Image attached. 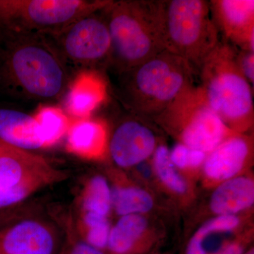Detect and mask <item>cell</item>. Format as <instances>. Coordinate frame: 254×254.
Masks as SVG:
<instances>
[{"instance_id":"15","label":"cell","mask_w":254,"mask_h":254,"mask_svg":"<svg viewBox=\"0 0 254 254\" xmlns=\"http://www.w3.org/2000/svg\"><path fill=\"white\" fill-rule=\"evenodd\" d=\"M254 203V183L249 177H237L222 182L214 190L210 207L218 215H234Z\"/></svg>"},{"instance_id":"17","label":"cell","mask_w":254,"mask_h":254,"mask_svg":"<svg viewBox=\"0 0 254 254\" xmlns=\"http://www.w3.org/2000/svg\"><path fill=\"white\" fill-rule=\"evenodd\" d=\"M105 88L99 78L83 74L74 82L67 96L66 108L73 116L85 119L104 99Z\"/></svg>"},{"instance_id":"9","label":"cell","mask_w":254,"mask_h":254,"mask_svg":"<svg viewBox=\"0 0 254 254\" xmlns=\"http://www.w3.org/2000/svg\"><path fill=\"white\" fill-rule=\"evenodd\" d=\"M61 242L51 223L18 219L0 230V254H60Z\"/></svg>"},{"instance_id":"25","label":"cell","mask_w":254,"mask_h":254,"mask_svg":"<svg viewBox=\"0 0 254 254\" xmlns=\"http://www.w3.org/2000/svg\"><path fill=\"white\" fill-rule=\"evenodd\" d=\"M240 224L238 217L234 215H218L200 227L190 239L187 254H207L204 242L210 235L218 232H229L236 228Z\"/></svg>"},{"instance_id":"23","label":"cell","mask_w":254,"mask_h":254,"mask_svg":"<svg viewBox=\"0 0 254 254\" xmlns=\"http://www.w3.org/2000/svg\"><path fill=\"white\" fill-rule=\"evenodd\" d=\"M45 147H50L56 144L69 128V122L63 111L52 107L41 108L35 115Z\"/></svg>"},{"instance_id":"5","label":"cell","mask_w":254,"mask_h":254,"mask_svg":"<svg viewBox=\"0 0 254 254\" xmlns=\"http://www.w3.org/2000/svg\"><path fill=\"white\" fill-rule=\"evenodd\" d=\"M111 40L109 61L123 73L163 51L153 1H111L103 10Z\"/></svg>"},{"instance_id":"4","label":"cell","mask_w":254,"mask_h":254,"mask_svg":"<svg viewBox=\"0 0 254 254\" xmlns=\"http://www.w3.org/2000/svg\"><path fill=\"white\" fill-rule=\"evenodd\" d=\"M195 73L186 60L163 50L122 73L124 100L133 113L155 118L194 86Z\"/></svg>"},{"instance_id":"12","label":"cell","mask_w":254,"mask_h":254,"mask_svg":"<svg viewBox=\"0 0 254 254\" xmlns=\"http://www.w3.org/2000/svg\"><path fill=\"white\" fill-rule=\"evenodd\" d=\"M252 144L250 137L241 133L227 137L207 154L203 165L205 176L215 182L234 178L250 160Z\"/></svg>"},{"instance_id":"13","label":"cell","mask_w":254,"mask_h":254,"mask_svg":"<svg viewBox=\"0 0 254 254\" xmlns=\"http://www.w3.org/2000/svg\"><path fill=\"white\" fill-rule=\"evenodd\" d=\"M0 141L26 152L46 148L35 116L8 108L0 109Z\"/></svg>"},{"instance_id":"26","label":"cell","mask_w":254,"mask_h":254,"mask_svg":"<svg viewBox=\"0 0 254 254\" xmlns=\"http://www.w3.org/2000/svg\"><path fill=\"white\" fill-rule=\"evenodd\" d=\"M207 153L200 150L192 149L179 143L170 150V157L175 168L179 169L196 168L203 165Z\"/></svg>"},{"instance_id":"28","label":"cell","mask_w":254,"mask_h":254,"mask_svg":"<svg viewBox=\"0 0 254 254\" xmlns=\"http://www.w3.org/2000/svg\"><path fill=\"white\" fill-rule=\"evenodd\" d=\"M60 254H105L103 251L91 247L78 237H70Z\"/></svg>"},{"instance_id":"31","label":"cell","mask_w":254,"mask_h":254,"mask_svg":"<svg viewBox=\"0 0 254 254\" xmlns=\"http://www.w3.org/2000/svg\"><path fill=\"white\" fill-rule=\"evenodd\" d=\"M23 150L16 149L12 147L4 144L2 142L0 141V155L5 154H15V153H22Z\"/></svg>"},{"instance_id":"6","label":"cell","mask_w":254,"mask_h":254,"mask_svg":"<svg viewBox=\"0 0 254 254\" xmlns=\"http://www.w3.org/2000/svg\"><path fill=\"white\" fill-rule=\"evenodd\" d=\"M110 0H0V26L10 34L53 36L77 18L101 11Z\"/></svg>"},{"instance_id":"8","label":"cell","mask_w":254,"mask_h":254,"mask_svg":"<svg viewBox=\"0 0 254 254\" xmlns=\"http://www.w3.org/2000/svg\"><path fill=\"white\" fill-rule=\"evenodd\" d=\"M100 11L84 15L50 36L63 59L85 66L109 61L110 32L105 16L98 15Z\"/></svg>"},{"instance_id":"16","label":"cell","mask_w":254,"mask_h":254,"mask_svg":"<svg viewBox=\"0 0 254 254\" xmlns=\"http://www.w3.org/2000/svg\"><path fill=\"white\" fill-rule=\"evenodd\" d=\"M53 168L46 159L30 152L0 155V188L14 186Z\"/></svg>"},{"instance_id":"11","label":"cell","mask_w":254,"mask_h":254,"mask_svg":"<svg viewBox=\"0 0 254 254\" xmlns=\"http://www.w3.org/2000/svg\"><path fill=\"white\" fill-rule=\"evenodd\" d=\"M157 146L156 136L151 128L140 120L129 119L115 128L108 148L117 166L130 168L153 155Z\"/></svg>"},{"instance_id":"2","label":"cell","mask_w":254,"mask_h":254,"mask_svg":"<svg viewBox=\"0 0 254 254\" xmlns=\"http://www.w3.org/2000/svg\"><path fill=\"white\" fill-rule=\"evenodd\" d=\"M164 50L186 60L195 71L220 40L205 0H153Z\"/></svg>"},{"instance_id":"27","label":"cell","mask_w":254,"mask_h":254,"mask_svg":"<svg viewBox=\"0 0 254 254\" xmlns=\"http://www.w3.org/2000/svg\"><path fill=\"white\" fill-rule=\"evenodd\" d=\"M236 60L241 72L254 88V53L237 49Z\"/></svg>"},{"instance_id":"19","label":"cell","mask_w":254,"mask_h":254,"mask_svg":"<svg viewBox=\"0 0 254 254\" xmlns=\"http://www.w3.org/2000/svg\"><path fill=\"white\" fill-rule=\"evenodd\" d=\"M147 221L141 215L122 216L110 230L108 249L113 254H127L133 251L146 230Z\"/></svg>"},{"instance_id":"1","label":"cell","mask_w":254,"mask_h":254,"mask_svg":"<svg viewBox=\"0 0 254 254\" xmlns=\"http://www.w3.org/2000/svg\"><path fill=\"white\" fill-rule=\"evenodd\" d=\"M237 48L220 41L202 64L200 88L209 106L232 131L253 126L254 88L237 65Z\"/></svg>"},{"instance_id":"10","label":"cell","mask_w":254,"mask_h":254,"mask_svg":"<svg viewBox=\"0 0 254 254\" xmlns=\"http://www.w3.org/2000/svg\"><path fill=\"white\" fill-rule=\"evenodd\" d=\"M212 17L225 41L240 50L254 53V0H213Z\"/></svg>"},{"instance_id":"20","label":"cell","mask_w":254,"mask_h":254,"mask_svg":"<svg viewBox=\"0 0 254 254\" xmlns=\"http://www.w3.org/2000/svg\"><path fill=\"white\" fill-rule=\"evenodd\" d=\"M112 208L111 187L108 180L101 175H95L88 179L78 196V212L97 214L108 218Z\"/></svg>"},{"instance_id":"18","label":"cell","mask_w":254,"mask_h":254,"mask_svg":"<svg viewBox=\"0 0 254 254\" xmlns=\"http://www.w3.org/2000/svg\"><path fill=\"white\" fill-rule=\"evenodd\" d=\"M67 174L54 168L13 187L0 188V213L15 207L42 189L63 181Z\"/></svg>"},{"instance_id":"14","label":"cell","mask_w":254,"mask_h":254,"mask_svg":"<svg viewBox=\"0 0 254 254\" xmlns=\"http://www.w3.org/2000/svg\"><path fill=\"white\" fill-rule=\"evenodd\" d=\"M66 148L70 153L88 160L99 159L107 147L106 128L101 123L82 119L70 125Z\"/></svg>"},{"instance_id":"30","label":"cell","mask_w":254,"mask_h":254,"mask_svg":"<svg viewBox=\"0 0 254 254\" xmlns=\"http://www.w3.org/2000/svg\"><path fill=\"white\" fill-rule=\"evenodd\" d=\"M242 247L237 244H232L222 250L218 254H242Z\"/></svg>"},{"instance_id":"3","label":"cell","mask_w":254,"mask_h":254,"mask_svg":"<svg viewBox=\"0 0 254 254\" xmlns=\"http://www.w3.org/2000/svg\"><path fill=\"white\" fill-rule=\"evenodd\" d=\"M13 37L4 55V78L31 98L58 99L66 91L68 75L64 60L42 36L10 34Z\"/></svg>"},{"instance_id":"7","label":"cell","mask_w":254,"mask_h":254,"mask_svg":"<svg viewBox=\"0 0 254 254\" xmlns=\"http://www.w3.org/2000/svg\"><path fill=\"white\" fill-rule=\"evenodd\" d=\"M155 119L173 130L180 143L206 153L235 133L209 106L200 86L189 88Z\"/></svg>"},{"instance_id":"22","label":"cell","mask_w":254,"mask_h":254,"mask_svg":"<svg viewBox=\"0 0 254 254\" xmlns=\"http://www.w3.org/2000/svg\"><path fill=\"white\" fill-rule=\"evenodd\" d=\"M110 230L107 217L78 212L76 230L78 238L91 247L101 251L108 248Z\"/></svg>"},{"instance_id":"24","label":"cell","mask_w":254,"mask_h":254,"mask_svg":"<svg viewBox=\"0 0 254 254\" xmlns=\"http://www.w3.org/2000/svg\"><path fill=\"white\" fill-rule=\"evenodd\" d=\"M153 155L155 173L164 185L175 193H185L187 190L186 181L172 163L168 147L165 145H158Z\"/></svg>"},{"instance_id":"32","label":"cell","mask_w":254,"mask_h":254,"mask_svg":"<svg viewBox=\"0 0 254 254\" xmlns=\"http://www.w3.org/2000/svg\"><path fill=\"white\" fill-rule=\"evenodd\" d=\"M254 254V250H251L250 251H249V252H247V254Z\"/></svg>"},{"instance_id":"21","label":"cell","mask_w":254,"mask_h":254,"mask_svg":"<svg viewBox=\"0 0 254 254\" xmlns=\"http://www.w3.org/2000/svg\"><path fill=\"white\" fill-rule=\"evenodd\" d=\"M111 192L113 208L120 216L141 215L153 208L151 195L138 187L117 182L112 187Z\"/></svg>"},{"instance_id":"29","label":"cell","mask_w":254,"mask_h":254,"mask_svg":"<svg viewBox=\"0 0 254 254\" xmlns=\"http://www.w3.org/2000/svg\"><path fill=\"white\" fill-rule=\"evenodd\" d=\"M20 219V218H18ZM14 210L0 213V230L18 220Z\"/></svg>"}]
</instances>
